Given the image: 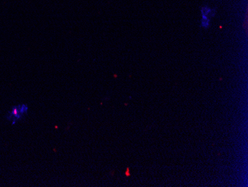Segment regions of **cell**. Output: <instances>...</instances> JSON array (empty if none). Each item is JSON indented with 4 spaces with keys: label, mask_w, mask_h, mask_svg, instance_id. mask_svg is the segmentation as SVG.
<instances>
[{
    "label": "cell",
    "mask_w": 248,
    "mask_h": 187,
    "mask_svg": "<svg viewBox=\"0 0 248 187\" xmlns=\"http://www.w3.org/2000/svg\"><path fill=\"white\" fill-rule=\"evenodd\" d=\"M125 174H126V176H130V173H129V168L127 169V171H126V172L125 173Z\"/></svg>",
    "instance_id": "obj_3"
},
{
    "label": "cell",
    "mask_w": 248,
    "mask_h": 187,
    "mask_svg": "<svg viewBox=\"0 0 248 187\" xmlns=\"http://www.w3.org/2000/svg\"><path fill=\"white\" fill-rule=\"evenodd\" d=\"M28 106L22 104L21 106H15L12 108L9 115L7 116V118L9 120L20 119L24 114H27Z\"/></svg>",
    "instance_id": "obj_1"
},
{
    "label": "cell",
    "mask_w": 248,
    "mask_h": 187,
    "mask_svg": "<svg viewBox=\"0 0 248 187\" xmlns=\"http://www.w3.org/2000/svg\"><path fill=\"white\" fill-rule=\"evenodd\" d=\"M210 17L204 15H202V26L204 29L210 27Z\"/></svg>",
    "instance_id": "obj_2"
}]
</instances>
